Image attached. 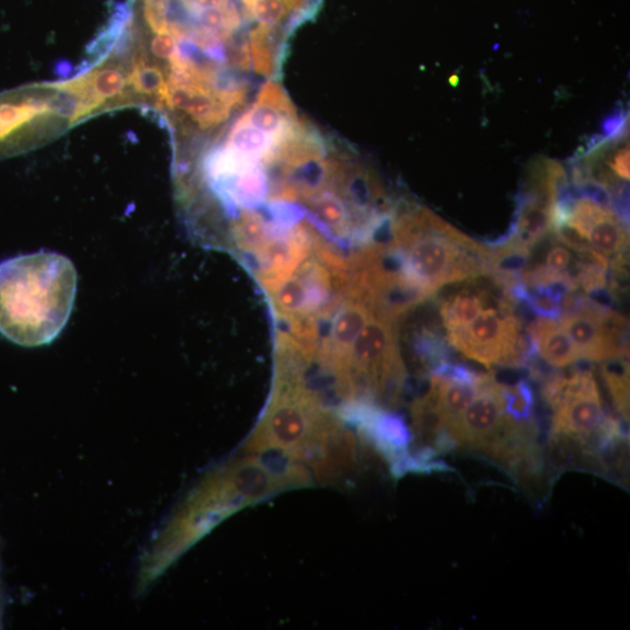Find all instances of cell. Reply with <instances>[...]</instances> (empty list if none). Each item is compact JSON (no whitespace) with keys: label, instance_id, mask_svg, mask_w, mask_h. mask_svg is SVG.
I'll return each instance as SVG.
<instances>
[{"label":"cell","instance_id":"1","mask_svg":"<svg viewBox=\"0 0 630 630\" xmlns=\"http://www.w3.org/2000/svg\"><path fill=\"white\" fill-rule=\"evenodd\" d=\"M77 290V267L58 252L0 262V334L18 346L49 345L66 328Z\"/></svg>","mask_w":630,"mask_h":630},{"label":"cell","instance_id":"2","mask_svg":"<svg viewBox=\"0 0 630 630\" xmlns=\"http://www.w3.org/2000/svg\"><path fill=\"white\" fill-rule=\"evenodd\" d=\"M347 432L339 413L306 382L305 370L277 364L274 390L244 453L274 454L285 461L308 462L314 470Z\"/></svg>","mask_w":630,"mask_h":630},{"label":"cell","instance_id":"3","mask_svg":"<svg viewBox=\"0 0 630 630\" xmlns=\"http://www.w3.org/2000/svg\"><path fill=\"white\" fill-rule=\"evenodd\" d=\"M390 244L400 250L406 277L431 296L447 284L490 274L489 245L417 204L396 203Z\"/></svg>","mask_w":630,"mask_h":630},{"label":"cell","instance_id":"4","mask_svg":"<svg viewBox=\"0 0 630 630\" xmlns=\"http://www.w3.org/2000/svg\"><path fill=\"white\" fill-rule=\"evenodd\" d=\"M83 119L73 80L0 93V159L35 150Z\"/></svg>","mask_w":630,"mask_h":630},{"label":"cell","instance_id":"5","mask_svg":"<svg viewBox=\"0 0 630 630\" xmlns=\"http://www.w3.org/2000/svg\"><path fill=\"white\" fill-rule=\"evenodd\" d=\"M447 342L485 367L526 369L538 351L530 333L499 309L483 310L461 330L447 332Z\"/></svg>","mask_w":630,"mask_h":630},{"label":"cell","instance_id":"6","mask_svg":"<svg viewBox=\"0 0 630 630\" xmlns=\"http://www.w3.org/2000/svg\"><path fill=\"white\" fill-rule=\"evenodd\" d=\"M605 136L571 164L572 184L593 183L607 190L611 206L629 225V118L621 114L611 118Z\"/></svg>","mask_w":630,"mask_h":630},{"label":"cell","instance_id":"7","mask_svg":"<svg viewBox=\"0 0 630 630\" xmlns=\"http://www.w3.org/2000/svg\"><path fill=\"white\" fill-rule=\"evenodd\" d=\"M568 182L569 174L558 161L548 158L536 160L516 197V211L508 232L488 245L514 241L531 249L541 242L551 231L555 197Z\"/></svg>","mask_w":630,"mask_h":630},{"label":"cell","instance_id":"8","mask_svg":"<svg viewBox=\"0 0 630 630\" xmlns=\"http://www.w3.org/2000/svg\"><path fill=\"white\" fill-rule=\"evenodd\" d=\"M553 209L561 226H570L605 256L614 259L628 252L629 226L614 208L581 194L570 180L558 193Z\"/></svg>","mask_w":630,"mask_h":630},{"label":"cell","instance_id":"9","mask_svg":"<svg viewBox=\"0 0 630 630\" xmlns=\"http://www.w3.org/2000/svg\"><path fill=\"white\" fill-rule=\"evenodd\" d=\"M507 420L503 409L502 383L493 373L482 374L476 399L448 432L457 447L483 455Z\"/></svg>","mask_w":630,"mask_h":630},{"label":"cell","instance_id":"10","mask_svg":"<svg viewBox=\"0 0 630 630\" xmlns=\"http://www.w3.org/2000/svg\"><path fill=\"white\" fill-rule=\"evenodd\" d=\"M608 311L591 300L583 310L562 314L560 318L561 325L571 337L581 358L593 363L617 357L629 358L618 350L610 335L606 321Z\"/></svg>","mask_w":630,"mask_h":630},{"label":"cell","instance_id":"11","mask_svg":"<svg viewBox=\"0 0 630 630\" xmlns=\"http://www.w3.org/2000/svg\"><path fill=\"white\" fill-rule=\"evenodd\" d=\"M539 356L555 368L569 367L581 359L577 348L561 323L553 319H535L527 328Z\"/></svg>","mask_w":630,"mask_h":630},{"label":"cell","instance_id":"12","mask_svg":"<svg viewBox=\"0 0 630 630\" xmlns=\"http://www.w3.org/2000/svg\"><path fill=\"white\" fill-rule=\"evenodd\" d=\"M480 382L458 383L429 375L428 391L434 396L443 413L447 429L457 423L463 411L473 402L479 391Z\"/></svg>","mask_w":630,"mask_h":630},{"label":"cell","instance_id":"13","mask_svg":"<svg viewBox=\"0 0 630 630\" xmlns=\"http://www.w3.org/2000/svg\"><path fill=\"white\" fill-rule=\"evenodd\" d=\"M488 305L482 291H461L442 302L440 314L447 332L461 330L471 323Z\"/></svg>","mask_w":630,"mask_h":630},{"label":"cell","instance_id":"14","mask_svg":"<svg viewBox=\"0 0 630 630\" xmlns=\"http://www.w3.org/2000/svg\"><path fill=\"white\" fill-rule=\"evenodd\" d=\"M602 370L618 416L629 423V358L606 359Z\"/></svg>","mask_w":630,"mask_h":630},{"label":"cell","instance_id":"15","mask_svg":"<svg viewBox=\"0 0 630 630\" xmlns=\"http://www.w3.org/2000/svg\"><path fill=\"white\" fill-rule=\"evenodd\" d=\"M502 399L504 413L517 423L534 420L535 392L528 380H519L514 386L502 385Z\"/></svg>","mask_w":630,"mask_h":630},{"label":"cell","instance_id":"16","mask_svg":"<svg viewBox=\"0 0 630 630\" xmlns=\"http://www.w3.org/2000/svg\"><path fill=\"white\" fill-rule=\"evenodd\" d=\"M415 351L422 364L431 371L449 359L451 345L440 334L423 329L415 339Z\"/></svg>","mask_w":630,"mask_h":630},{"label":"cell","instance_id":"17","mask_svg":"<svg viewBox=\"0 0 630 630\" xmlns=\"http://www.w3.org/2000/svg\"><path fill=\"white\" fill-rule=\"evenodd\" d=\"M429 375L440 377L443 380L451 382L479 383L482 374L476 373L473 369L467 367L466 365L453 363L447 359V362H444L432 369Z\"/></svg>","mask_w":630,"mask_h":630},{"label":"cell","instance_id":"18","mask_svg":"<svg viewBox=\"0 0 630 630\" xmlns=\"http://www.w3.org/2000/svg\"><path fill=\"white\" fill-rule=\"evenodd\" d=\"M571 259L570 251L564 245H553L548 252L547 265L555 272H568Z\"/></svg>","mask_w":630,"mask_h":630},{"label":"cell","instance_id":"19","mask_svg":"<svg viewBox=\"0 0 630 630\" xmlns=\"http://www.w3.org/2000/svg\"><path fill=\"white\" fill-rule=\"evenodd\" d=\"M0 598H2V597H0ZM0 602H2V599H0ZM0 607H2V605H0Z\"/></svg>","mask_w":630,"mask_h":630}]
</instances>
